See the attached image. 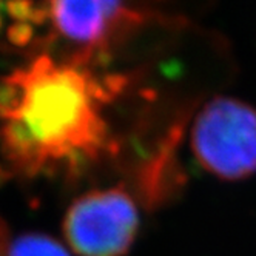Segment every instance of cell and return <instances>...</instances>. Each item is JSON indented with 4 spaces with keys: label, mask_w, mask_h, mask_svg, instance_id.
<instances>
[{
    "label": "cell",
    "mask_w": 256,
    "mask_h": 256,
    "mask_svg": "<svg viewBox=\"0 0 256 256\" xmlns=\"http://www.w3.org/2000/svg\"><path fill=\"white\" fill-rule=\"evenodd\" d=\"M10 256H70V253L51 236L30 233L11 242Z\"/></svg>",
    "instance_id": "cell-5"
},
{
    "label": "cell",
    "mask_w": 256,
    "mask_h": 256,
    "mask_svg": "<svg viewBox=\"0 0 256 256\" xmlns=\"http://www.w3.org/2000/svg\"><path fill=\"white\" fill-rule=\"evenodd\" d=\"M8 17V5L0 4V31L5 28V20Z\"/></svg>",
    "instance_id": "cell-7"
},
{
    "label": "cell",
    "mask_w": 256,
    "mask_h": 256,
    "mask_svg": "<svg viewBox=\"0 0 256 256\" xmlns=\"http://www.w3.org/2000/svg\"><path fill=\"white\" fill-rule=\"evenodd\" d=\"M122 80L51 54L0 78V159L10 173L71 176L113 150L105 116Z\"/></svg>",
    "instance_id": "cell-1"
},
{
    "label": "cell",
    "mask_w": 256,
    "mask_h": 256,
    "mask_svg": "<svg viewBox=\"0 0 256 256\" xmlns=\"http://www.w3.org/2000/svg\"><path fill=\"white\" fill-rule=\"evenodd\" d=\"M138 232V206L120 187L82 194L70 206L64 219L66 242L79 256H124Z\"/></svg>",
    "instance_id": "cell-4"
},
{
    "label": "cell",
    "mask_w": 256,
    "mask_h": 256,
    "mask_svg": "<svg viewBox=\"0 0 256 256\" xmlns=\"http://www.w3.org/2000/svg\"><path fill=\"white\" fill-rule=\"evenodd\" d=\"M152 12L124 2H50L44 28L72 50L68 59L91 65L148 20Z\"/></svg>",
    "instance_id": "cell-3"
},
{
    "label": "cell",
    "mask_w": 256,
    "mask_h": 256,
    "mask_svg": "<svg viewBox=\"0 0 256 256\" xmlns=\"http://www.w3.org/2000/svg\"><path fill=\"white\" fill-rule=\"evenodd\" d=\"M192 152L207 173L240 180L256 172V110L233 98H214L196 114Z\"/></svg>",
    "instance_id": "cell-2"
},
{
    "label": "cell",
    "mask_w": 256,
    "mask_h": 256,
    "mask_svg": "<svg viewBox=\"0 0 256 256\" xmlns=\"http://www.w3.org/2000/svg\"><path fill=\"white\" fill-rule=\"evenodd\" d=\"M11 234L8 230L6 222L0 216V256H10V248H11Z\"/></svg>",
    "instance_id": "cell-6"
}]
</instances>
